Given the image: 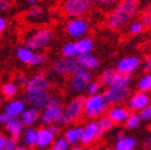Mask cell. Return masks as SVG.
<instances>
[{
  "instance_id": "obj_56",
  "label": "cell",
  "mask_w": 151,
  "mask_h": 150,
  "mask_svg": "<svg viewBox=\"0 0 151 150\" xmlns=\"http://www.w3.org/2000/svg\"><path fill=\"white\" fill-rule=\"evenodd\" d=\"M0 103H1V94H0Z\"/></svg>"
},
{
  "instance_id": "obj_13",
  "label": "cell",
  "mask_w": 151,
  "mask_h": 150,
  "mask_svg": "<svg viewBox=\"0 0 151 150\" xmlns=\"http://www.w3.org/2000/svg\"><path fill=\"white\" fill-rule=\"evenodd\" d=\"M151 102L150 95L146 92H142V91H136L133 94H131L128 100H127V109L129 112H136L139 113L142 109H144L146 106H149Z\"/></svg>"
},
{
  "instance_id": "obj_18",
  "label": "cell",
  "mask_w": 151,
  "mask_h": 150,
  "mask_svg": "<svg viewBox=\"0 0 151 150\" xmlns=\"http://www.w3.org/2000/svg\"><path fill=\"white\" fill-rule=\"evenodd\" d=\"M76 63L78 66L92 72L100 67V60L93 54H78L76 57Z\"/></svg>"
},
{
  "instance_id": "obj_29",
  "label": "cell",
  "mask_w": 151,
  "mask_h": 150,
  "mask_svg": "<svg viewBox=\"0 0 151 150\" xmlns=\"http://www.w3.org/2000/svg\"><path fill=\"white\" fill-rule=\"evenodd\" d=\"M1 95H4L7 99H13L18 94V87L13 82H6L1 87Z\"/></svg>"
},
{
  "instance_id": "obj_41",
  "label": "cell",
  "mask_w": 151,
  "mask_h": 150,
  "mask_svg": "<svg viewBox=\"0 0 151 150\" xmlns=\"http://www.w3.org/2000/svg\"><path fill=\"white\" fill-rule=\"evenodd\" d=\"M18 145H19L18 144V141H16L11 137H6V141L4 144V150H16Z\"/></svg>"
},
{
  "instance_id": "obj_36",
  "label": "cell",
  "mask_w": 151,
  "mask_h": 150,
  "mask_svg": "<svg viewBox=\"0 0 151 150\" xmlns=\"http://www.w3.org/2000/svg\"><path fill=\"white\" fill-rule=\"evenodd\" d=\"M140 19H142L140 23L143 24L144 28H151V6L143 11Z\"/></svg>"
},
{
  "instance_id": "obj_11",
  "label": "cell",
  "mask_w": 151,
  "mask_h": 150,
  "mask_svg": "<svg viewBox=\"0 0 151 150\" xmlns=\"http://www.w3.org/2000/svg\"><path fill=\"white\" fill-rule=\"evenodd\" d=\"M40 121L43 126L63 124V107L47 106L41 110Z\"/></svg>"
},
{
  "instance_id": "obj_40",
  "label": "cell",
  "mask_w": 151,
  "mask_h": 150,
  "mask_svg": "<svg viewBox=\"0 0 151 150\" xmlns=\"http://www.w3.org/2000/svg\"><path fill=\"white\" fill-rule=\"evenodd\" d=\"M142 121H151V103L139 112Z\"/></svg>"
},
{
  "instance_id": "obj_54",
  "label": "cell",
  "mask_w": 151,
  "mask_h": 150,
  "mask_svg": "<svg viewBox=\"0 0 151 150\" xmlns=\"http://www.w3.org/2000/svg\"><path fill=\"white\" fill-rule=\"evenodd\" d=\"M84 150H96V148H93V146H86V148H84Z\"/></svg>"
},
{
  "instance_id": "obj_15",
  "label": "cell",
  "mask_w": 151,
  "mask_h": 150,
  "mask_svg": "<svg viewBox=\"0 0 151 150\" xmlns=\"http://www.w3.org/2000/svg\"><path fill=\"white\" fill-rule=\"evenodd\" d=\"M76 59L70 58H60L53 64V71L59 76H70L77 67Z\"/></svg>"
},
{
  "instance_id": "obj_48",
  "label": "cell",
  "mask_w": 151,
  "mask_h": 150,
  "mask_svg": "<svg viewBox=\"0 0 151 150\" xmlns=\"http://www.w3.org/2000/svg\"><path fill=\"white\" fill-rule=\"evenodd\" d=\"M9 7H10V3L7 0H0V13L6 11Z\"/></svg>"
},
{
  "instance_id": "obj_33",
  "label": "cell",
  "mask_w": 151,
  "mask_h": 150,
  "mask_svg": "<svg viewBox=\"0 0 151 150\" xmlns=\"http://www.w3.org/2000/svg\"><path fill=\"white\" fill-rule=\"evenodd\" d=\"M97 125H99V127H100V130H101L102 135L107 133L108 131H110L113 127H114V123H113V121H111L108 117H106V115H103V117H101V118L97 119Z\"/></svg>"
},
{
  "instance_id": "obj_52",
  "label": "cell",
  "mask_w": 151,
  "mask_h": 150,
  "mask_svg": "<svg viewBox=\"0 0 151 150\" xmlns=\"http://www.w3.org/2000/svg\"><path fill=\"white\" fill-rule=\"evenodd\" d=\"M16 150H31V149H29V148H27V146H24V145H18Z\"/></svg>"
},
{
  "instance_id": "obj_38",
  "label": "cell",
  "mask_w": 151,
  "mask_h": 150,
  "mask_svg": "<svg viewBox=\"0 0 151 150\" xmlns=\"http://www.w3.org/2000/svg\"><path fill=\"white\" fill-rule=\"evenodd\" d=\"M47 61V55L42 54V53H34V57L30 63V65H42L43 63Z\"/></svg>"
},
{
  "instance_id": "obj_8",
  "label": "cell",
  "mask_w": 151,
  "mask_h": 150,
  "mask_svg": "<svg viewBox=\"0 0 151 150\" xmlns=\"http://www.w3.org/2000/svg\"><path fill=\"white\" fill-rule=\"evenodd\" d=\"M102 132L97 125V120H89L84 126H83V132H82V137H81V145L86 148V146H91L97 139H100L102 137Z\"/></svg>"
},
{
  "instance_id": "obj_45",
  "label": "cell",
  "mask_w": 151,
  "mask_h": 150,
  "mask_svg": "<svg viewBox=\"0 0 151 150\" xmlns=\"http://www.w3.org/2000/svg\"><path fill=\"white\" fill-rule=\"evenodd\" d=\"M27 81H28V78L24 76V74H18V77H17V87H24L25 85V83H27Z\"/></svg>"
},
{
  "instance_id": "obj_34",
  "label": "cell",
  "mask_w": 151,
  "mask_h": 150,
  "mask_svg": "<svg viewBox=\"0 0 151 150\" xmlns=\"http://www.w3.org/2000/svg\"><path fill=\"white\" fill-rule=\"evenodd\" d=\"M50 150H70V144L63 138H56L54 143L50 145Z\"/></svg>"
},
{
  "instance_id": "obj_43",
  "label": "cell",
  "mask_w": 151,
  "mask_h": 150,
  "mask_svg": "<svg viewBox=\"0 0 151 150\" xmlns=\"http://www.w3.org/2000/svg\"><path fill=\"white\" fill-rule=\"evenodd\" d=\"M13 118L12 117H10L9 114H6L5 113V112H1V113H0V125H1V126H6L11 120H12Z\"/></svg>"
},
{
  "instance_id": "obj_55",
  "label": "cell",
  "mask_w": 151,
  "mask_h": 150,
  "mask_svg": "<svg viewBox=\"0 0 151 150\" xmlns=\"http://www.w3.org/2000/svg\"><path fill=\"white\" fill-rule=\"evenodd\" d=\"M104 150H114L113 148H107V149H104Z\"/></svg>"
},
{
  "instance_id": "obj_23",
  "label": "cell",
  "mask_w": 151,
  "mask_h": 150,
  "mask_svg": "<svg viewBox=\"0 0 151 150\" xmlns=\"http://www.w3.org/2000/svg\"><path fill=\"white\" fill-rule=\"evenodd\" d=\"M116 76H118V71L113 67H108V69H104L99 76V83L101 84V87H106V88H109L111 85H114V82L116 79Z\"/></svg>"
},
{
  "instance_id": "obj_53",
  "label": "cell",
  "mask_w": 151,
  "mask_h": 150,
  "mask_svg": "<svg viewBox=\"0 0 151 150\" xmlns=\"http://www.w3.org/2000/svg\"><path fill=\"white\" fill-rule=\"evenodd\" d=\"M27 3H29V4H32V5H36L37 3L40 1V0H25Z\"/></svg>"
},
{
  "instance_id": "obj_12",
  "label": "cell",
  "mask_w": 151,
  "mask_h": 150,
  "mask_svg": "<svg viewBox=\"0 0 151 150\" xmlns=\"http://www.w3.org/2000/svg\"><path fill=\"white\" fill-rule=\"evenodd\" d=\"M50 81L43 73H36L30 78H28L24 90L25 92H35V91H49Z\"/></svg>"
},
{
  "instance_id": "obj_22",
  "label": "cell",
  "mask_w": 151,
  "mask_h": 150,
  "mask_svg": "<svg viewBox=\"0 0 151 150\" xmlns=\"http://www.w3.org/2000/svg\"><path fill=\"white\" fill-rule=\"evenodd\" d=\"M83 132V126H70L64 131V139L70 144V145H76L78 144L82 137Z\"/></svg>"
},
{
  "instance_id": "obj_49",
  "label": "cell",
  "mask_w": 151,
  "mask_h": 150,
  "mask_svg": "<svg viewBox=\"0 0 151 150\" xmlns=\"http://www.w3.org/2000/svg\"><path fill=\"white\" fill-rule=\"evenodd\" d=\"M6 27H7V22H6V19H5L4 17L0 16V32H3V31L6 29Z\"/></svg>"
},
{
  "instance_id": "obj_47",
  "label": "cell",
  "mask_w": 151,
  "mask_h": 150,
  "mask_svg": "<svg viewBox=\"0 0 151 150\" xmlns=\"http://www.w3.org/2000/svg\"><path fill=\"white\" fill-rule=\"evenodd\" d=\"M48 128L52 131V133H53L55 137L61 132V127H60V125H50V126H48Z\"/></svg>"
},
{
  "instance_id": "obj_24",
  "label": "cell",
  "mask_w": 151,
  "mask_h": 150,
  "mask_svg": "<svg viewBox=\"0 0 151 150\" xmlns=\"http://www.w3.org/2000/svg\"><path fill=\"white\" fill-rule=\"evenodd\" d=\"M137 146V139L131 136H125L124 138L116 139L114 144V150H134Z\"/></svg>"
},
{
  "instance_id": "obj_46",
  "label": "cell",
  "mask_w": 151,
  "mask_h": 150,
  "mask_svg": "<svg viewBox=\"0 0 151 150\" xmlns=\"http://www.w3.org/2000/svg\"><path fill=\"white\" fill-rule=\"evenodd\" d=\"M143 146L145 150H151V132L145 137V139L143 142Z\"/></svg>"
},
{
  "instance_id": "obj_6",
  "label": "cell",
  "mask_w": 151,
  "mask_h": 150,
  "mask_svg": "<svg viewBox=\"0 0 151 150\" xmlns=\"http://www.w3.org/2000/svg\"><path fill=\"white\" fill-rule=\"evenodd\" d=\"M91 0H64L61 10L72 18H82L91 7Z\"/></svg>"
},
{
  "instance_id": "obj_16",
  "label": "cell",
  "mask_w": 151,
  "mask_h": 150,
  "mask_svg": "<svg viewBox=\"0 0 151 150\" xmlns=\"http://www.w3.org/2000/svg\"><path fill=\"white\" fill-rule=\"evenodd\" d=\"M56 137L52 133V131L48 128V126H41L36 128V146L40 149L50 148V145L54 143Z\"/></svg>"
},
{
  "instance_id": "obj_30",
  "label": "cell",
  "mask_w": 151,
  "mask_h": 150,
  "mask_svg": "<svg viewBox=\"0 0 151 150\" xmlns=\"http://www.w3.org/2000/svg\"><path fill=\"white\" fill-rule=\"evenodd\" d=\"M137 89H138V91L146 92V94L149 91H151V73L146 72L139 78V81L137 83Z\"/></svg>"
},
{
  "instance_id": "obj_26",
  "label": "cell",
  "mask_w": 151,
  "mask_h": 150,
  "mask_svg": "<svg viewBox=\"0 0 151 150\" xmlns=\"http://www.w3.org/2000/svg\"><path fill=\"white\" fill-rule=\"evenodd\" d=\"M23 145L31 149L36 146V128L35 127H27L21 137Z\"/></svg>"
},
{
  "instance_id": "obj_14",
  "label": "cell",
  "mask_w": 151,
  "mask_h": 150,
  "mask_svg": "<svg viewBox=\"0 0 151 150\" xmlns=\"http://www.w3.org/2000/svg\"><path fill=\"white\" fill-rule=\"evenodd\" d=\"M140 59L134 55H129V57H124L121 58L115 66V70L119 73H125V74H132L134 71H137L140 67Z\"/></svg>"
},
{
  "instance_id": "obj_2",
  "label": "cell",
  "mask_w": 151,
  "mask_h": 150,
  "mask_svg": "<svg viewBox=\"0 0 151 150\" xmlns=\"http://www.w3.org/2000/svg\"><path fill=\"white\" fill-rule=\"evenodd\" d=\"M53 39V32L48 28H40L32 30L25 37V47L35 53H40L46 49Z\"/></svg>"
},
{
  "instance_id": "obj_31",
  "label": "cell",
  "mask_w": 151,
  "mask_h": 150,
  "mask_svg": "<svg viewBox=\"0 0 151 150\" xmlns=\"http://www.w3.org/2000/svg\"><path fill=\"white\" fill-rule=\"evenodd\" d=\"M61 55L63 58H70V59H76L78 55L77 48H76L74 42H67L61 47Z\"/></svg>"
},
{
  "instance_id": "obj_51",
  "label": "cell",
  "mask_w": 151,
  "mask_h": 150,
  "mask_svg": "<svg viewBox=\"0 0 151 150\" xmlns=\"http://www.w3.org/2000/svg\"><path fill=\"white\" fill-rule=\"evenodd\" d=\"M70 150H84V146H82L81 144H76V145H72V148H70Z\"/></svg>"
},
{
  "instance_id": "obj_4",
  "label": "cell",
  "mask_w": 151,
  "mask_h": 150,
  "mask_svg": "<svg viewBox=\"0 0 151 150\" xmlns=\"http://www.w3.org/2000/svg\"><path fill=\"white\" fill-rule=\"evenodd\" d=\"M107 109L108 105L106 103L101 92L84 97V117L89 120H97L103 117Z\"/></svg>"
},
{
  "instance_id": "obj_7",
  "label": "cell",
  "mask_w": 151,
  "mask_h": 150,
  "mask_svg": "<svg viewBox=\"0 0 151 150\" xmlns=\"http://www.w3.org/2000/svg\"><path fill=\"white\" fill-rule=\"evenodd\" d=\"M131 95L129 88H120V87H109L106 88L102 92V96L106 101V103L109 106H119L122 105L125 101L128 100Z\"/></svg>"
},
{
  "instance_id": "obj_39",
  "label": "cell",
  "mask_w": 151,
  "mask_h": 150,
  "mask_svg": "<svg viewBox=\"0 0 151 150\" xmlns=\"http://www.w3.org/2000/svg\"><path fill=\"white\" fill-rule=\"evenodd\" d=\"M43 14V10L40 6H32L29 11H28V17L30 18H40Z\"/></svg>"
},
{
  "instance_id": "obj_37",
  "label": "cell",
  "mask_w": 151,
  "mask_h": 150,
  "mask_svg": "<svg viewBox=\"0 0 151 150\" xmlns=\"http://www.w3.org/2000/svg\"><path fill=\"white\" fill-rule=\"evenodd\" d=\"M129 32L131 34H133V35H138V34H140V32H143V30H144V27H143V24L140 23V21H136V22H132L131 24H129Z\"/></svg>"
},
{
  "instance_id": "obj_10",
  "label": "cell",
  "mask_w": 151,
  "mask_h": 150,
  "mask_svg": "<svg viewBox=\"0 0 151 150\" xmlns=\"http://www.w3.org/2000/svg\"><path fill=\"white\" fill-rule=\"evenodd\" d=\"M65 31L70 37L82 39L89 31V23L84 18H72L66 23Z\"/></svg>"
},
{
  "instance_id": "obj_28",
  "label": "cell",
  "mask_w": 151,
  "mask_h": 150,
  "mask_svg": "<svg viewBox=\"0 0 151 150\" xmlns=\"http://www.w3.org/2000/svg\"><path fill=\"white\" fill-rule=\"evenodd\" d=\"M142 124V118L139 115V113H136V112H129L128 117L126 118L124 125L126 128L128 130H133V128H137L139 127Z\"/></svg>"
},
{
  "instance_id": "obj_9",
  "label": "cell",
  "mask_w": 151,
  "mask_h": 150,
  "mask_svg": "<svg viewBox=\"0 0 151 150\" xmlns=\"http://www.w3.org/2000/svg\"><path fill=\"white\" fill-rule=\"evenodd\" d=\"M53 94L50 91H35V92H24V102L25 105L36 108V109H43L48 106L50 97Z\"/></svg>"
},
{
  "instance_id": "obj_27",
  "label": "cell",
  "mask_w": 151,
  "mask_h": 150,
  "mask_svg": "<svg viewBox=\"0 0 151 150\" xmlns=\"http://www.w3.org/2000/svg\"><path fill=\"white\" fill-rule=\"evenodd\" d=\"M34 53L35 52H32L28 47L21 46V47H18L16 49V57H17V59L19 60L21 63L27 64V65H30V63L32 60V57H34Z\"/></svg>"
},
{
  "instance_id": "obj_57",
  "label": "cell",
  "mask_w": 151,
  "mask_h": 150,
  "mask_svg": "<svg viewBox=\"0 0 151 150\" xmlns=\"http://www.w3.org/2000/svg\"><path fill=\"white\" fill-rule=\"evenodd\" d=\"M129 1H137V0H129Z\"/></svg>"
},
{
  "instance_id": "obj_50",
  "label": "cell",
  "mask_w": 151,
  "mask_h": 150,
  "mask_svg": "<svg viewBox=\"0 0 151 150\" xmlns=\"http://www.w3.org/2000/svg\"><path fill=\"white\" fill-rule=\"evenodd\" d=\"M5 141H6V137L0 132V150H4V144H5Z\"/></svg>"
},
{
  "instance_id": "obj_20",
  "label": "cell",
  "mask_w": 151,
  "mask_h": 150,
  "mask_svg": "<svg viewBox=\"0 0 151 150\" xmlns=\"http://www.w3.org/2000/svg\"><path fill=\"white\" fill-rule=\"evenodd\" d=\"M40 115H41V110L32 108V107H28L22 113L19 119L23 123V125L25 126V128L27 127H34V125H36V123L40 120Z\"/></svg>"
},
{
  "instance_id": "obj_19",
  "label": "cell",
  "mask_w": 151,
  "mask_h": 150,
  "mask_svg": "<svg viewBox=\"0 0 151 150\" xmlns=\"http://www.w3.org/2000/svg\"><path fill=\"white\" fill-rule=\"evenodd\" d=\"M25 108H27V105H25V102L23 100L11 99L6 103L4 112L6 114H9L10 117H12V118H19L22 115V113L25 110Z\"/></svg>"
},
{
  "instance_id": "obj_44",
  "label": "cell",
  "mask_w": 151,
  "mask_h": 150,
  "mask_svg": "<svg viewBox=\"0 0 151 150\" xmlns=\"http://www.w3.org/2000/svg\"><path fill=\"white\" fill-rule=\"evenodd\" d=\"M143 67L145 69L146 72L151 73V54L146 55V57L144 58V60H143Z\"/></svg>"
},
{
  "instance_id": "obj_5",
  "label": "cell",
  "mask_w": 151,
  "mask_h": 150,
  "mask_svg": "<svg viewBox=\"0 0 151 150\" xmlns=\"http://www.w3.org/2000/svg\"><path fill=\"white\" fill-rule=\"evenodd\" d=\"M92 73L81 66H77L70 78V88L74 92H83L90 82H92Z\"/></svg>"
},
{
  "instance_id": "obj_35",
  "label": "cell",
  "mask_w": 151,
  "mask_h": 150,
  "mask_svg": "<svg viewBox=\"0 0 151 150\" xmlns=\"http://www.w3.org/2000/svg\"><path fill=\"white\" fill-rule=\"evenodd\" d=\"M101 84L97 82V81H92L89 83V85L86 87L85 91L88 94V96H91V95H96V94H100V90H101Z\"/></svg>"
},
{
  "instance_id": "obj_1",
  "label": "cell",
  "mask_w": 151,
  "mask_h": 150,
  "mask_svg": "<svg viewBox=\"0 0 151 150\" xmlns=\"http://www.w3.org/2000/svg\"><path fill=\"white\" fill-rule=\"evenodd\" d=\"M138 3L129 1V0H121L116 7L110 12L107 18V27L111 30H118L126 25L137 13Z\"/></svg>"
},
{
  "instance_id": "obj_3",
  "label": "cell",
  "mask_w": 151,
  "mask_h": 150,
  "mask_svg": "<svg viewBox=\"0 0 151 150\" xmlns=\"http://www.w3.org/2000/svg\"><path fill=\"white\" fill-rule=\"evenodd\" d=\"M84 115V97L76 96L63 106V124L76 125Z\"/></svg>"
},
{
  "instance_id": "obj_21",
  "label": "cell",
  "mask_w": 151,
  "mask_h": 150,
  "mask_svg": "<svg viewBox=\"0 0 151 150\" xmlns=\"http://www.w3.org/2000/svg\"><path fill=\"white\" fill-rule=\"evenodd\" d=\"M5 130L7 131V133L10 135L9 137L16 139L19 142L23 132H24V130H25V126L23 125V123L21 121L19 118H13L6 126H5Z\"/></svg>"
},
{
  "instance_id": "obj_17",
  "label": "cell",
  "mask_w": 151,
  "mask_h": 150,
  "mask_svg": "<svg viewBox=\"0 0 151 150\" xmlns=\"http://www.w3.org/2000/svg\"><path fill=\"white\" fill-rule=\"evenodd\" d=\"M128 114L129 110L127 109V107L119 105V106H109L104 115L114 123V125H116V124H124Z\"/></svg>"
},
{
  "instance_id": "obj_32",
  "label": "cell",
  "mask_w": 151,
  "mask_h": 150,
  "mask_svg": "<svg viewBox=\"0 0 151 150\" xmlns=\"http://www.w3.org/2000/svg\"><path fill=\"white\" fill-rule=\"evenodd\" d=\"M132 82V76L131 74H125V73H119L116 79L114 82V87H120V88H129V84ZM113 87V85H111Z\"/></svg>"
},
{
  "instance_id": "obj_25",
  "label": "cell",
  "mask_w": 151,
  "mask_h": 150,
  "mask_svg": "<svg viewBox=\"0 0 151 150\" xmlns=\"http://www.w3.org/2000/svg\"><path fill=\"white\" fill-rule=\"evenodd\" d=\"M74 43H76V48H77L78 54H90L93 49V41L86 36L78 39Z\"/></svg>"
},
{
  "instance_id": "obj_42",
  "label": "cell",
  "mask_w": 151,
  "mask_h": 150,
  "mask_svg": "<svg viewBox=\"0 0 151 150\" xmlns=\"http://www.w3.org/2000/svg\"><path fill=\"white\" fill-rule=\"evenodd\" d=\"M91 1L100 5V6H110V5L119 4L121 0H91Z\"/></svg>"
}]
</instances>
